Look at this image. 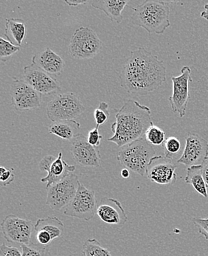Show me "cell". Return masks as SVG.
<instances>
[{"mask_svg": "<svg viewBox=\"0 0 208 256\" xmlns=\"http://www.w3.org/2000/svg\"><path fill=\"white\" fill-rule=\"evenodd\" d=\"M166 80L164 62L142 46L132 51L119 76L120 86L127 92L140 96L156 90Z\"/></svg>", "mask_w": 208, "mask_h": 256, "instance_id": "obj_1", "label": "cell"}, {"mask_svg": "<svg viewBox=\"0 0 208 256\" xmlns=\"http://www.w3.org/2000/svg\"><path fill=\"white\" fill-rule=\"evenodd\" d=\"M116 118L111 126L114 134L108 140L119 148L144 138L146 132L153 124L150 108L134 100L125 102L116 113Z\"/></svg>", "mask_w": 208, "mask_h": 256, "instance_id": "obj_2", "label": "cell"}, {"mask_svg": "<svg viewBox=\"0 0 208 256\" xmlns=\"http://www.w3.org/2000/svg\"><path fill=\"white\" fill-rule=\"evenodd\" d=\"M133 10L131 22L149 34H164L170 26V8L166 2L146 0Z\"/></svg>", "mask_w": 208, "mask_h": 256, "instance_id": "obj_3", "label": "cell"}, {"mask_svg": "<svg viewBox=\"0 0 208 256\" xmlns=\"http://www.w3.org/2000/svg\"><path fill=\"white\" fill-rule=\"evenodd\" d=\"M156 156L153 146L142 138L122 147L117 153V160L134 173L146 176L150 160Z\"/></svg>", "mask_w": 208, "mask_h": 256, "instance_id": "obj_4", "label": "cell"}, {"mask_svg": "<svg viewBox=\"0 0 208 256\" xmlns=\"http://www.w3.org/2000/svg\"><path fill=\"white\" fill-rule=\"evenodd\" d=\"M84 112V106L74 92L57 94L46 107V116L52 122L74 120Z\"/></svg>", "mask_w": 208, "mask_h": 256, "instance_id": "obj_5", "label": "cell"}, {"mask_svg": "<svg viewBox=\"0 0 208 256\" xmlns=\"http://www.w3.org/2000/svg\"><path fill=\"white\" fill-rule=\"evenodd\" d=\"M102 46V42L94 30L82 27L74 31L70 43L69 52L76 60H90L99 54Z\"/></svg>", "mask_w": 208, "mask_h": 256, "instance_id": "obj_6", "label": "cell"}, {"mask_svg": "<svg viewBox=\"0 0 208 256\" xmlns=\"http://www.w3.org/2000/svg\"><path fill=\"white\" fill-rule=\"evenodd\" d=\"M96 192L80 182L74 200L65 208L64 215L90 221L97 214Z\"/></svg>", "mask_w": 208, "mask_h": 256, "instance_id": "obj_7", "label": "cell"}, {"mask_svg": "<svg viewBox=\"0 0 208 256\" xmlns=\"http://www.w3.org/2000/svg\"><path fill=\"white\" fill-rule=\"evenodd\" d=\"M79 184L78 176L72 173L64 180L52 184L46 188V206L56 211L66 208L76 196Z\"/></svg>", "mask_w": 208, "mask_h": 256, "instance_id": "obj_8", "label": "cell"}, {"mask_svg": "<svg viewBox=\"0 0 208 256\" xmlns=\"http://www.w3.org/2000/svg\"><path fill=\"white\" fill-rule=\"evenodd\" d=\"M181 72V75L172 78L173 92L169 98V102L173 112L178 113L180 118H183L186 116L190 100L189 84L193 82V80L192 78V70L189 66H183Z\"/></svg>", "mask_w": 208, "mask_h": 256, "instance_id": "obj_9", "label": "cell"}, {"mask_svg": "<svg viewBox=\"0 0 208 256\" xmlns=\"http://www.w3.org/2000/svg\"><path fill=\"white\" fill-rule=\"evenodd\" d=\"M2 232L6 241L12 243L28 245L34 231L32 222L10 214L3 220Z\"/></svg>", "mask_w": 208, "mask_h": 256, "instance_id": "obj_10", "label": "cell"}, {"mask_svg": "<svg viewBox=\"0 0 208 256\" xmlns=\"http://www.w3.org/2000/svg\"><path fill=\"white\" fill-rule=\"evenodd\" d=\"M12 104L17 111L22 112L38 108L42 104V94L23 79L14 78L10 91Z\"/></svg>", "mask_w": 208, "mask_h": 256, "instance_id": "obj_11", "label": "cell"}, {"mask_svg": "<svg viewBox=\"0 0 208 256\" xmlns=\"http://www.w3.org/2000/svg\"><path fill=\"white\" fill-rule=\"evenodd\" d=\"M23 70L24 80L40 94H50L60 90L56 79L37 64L35 56H32V63Z\"/></svg>", "mask_w": 208, "mask_h": 256, "instance_id": "obj_12", "label": "cell"}, {"mask_svg": "<svg viewBox=\"0 0 208 256\" xmlns=\"http://www.w3.org/2000/svg\"><path fill=\"white\" fill-rule=\"evenodd\" d=\"M62 156V153L60 152L58 158L48 155L40 161L38 165L40 170L48 172V176L41 180L42 182L46 183V188L64 180L76 170V166L68 165Z\"/></svg>", "mask_w": 208, "mask_h": 256, "instance_id": "obj_13", "label": "cell"}, {"mask_svg": "<svg viewBox=\"0 0 208 256\" xmlns=\"http://www.w3.org/2000/svg\"><path fill=\"white\" fill-rule=\"evenodd\" d=\"M186 147L178 164L188 166H200L208 158V142L195 133H188L184 136Z\"/></svg>", "mask_w": 208, "mask_h": 256, "instance_id": "obj_14", "label": "cell"}, {"mask_svg": "<svg viewBox=\"0 0 208 256\" xmlns=\"http://www.w3.org/2000/svg\"><path fill=\"white\" fill-rule=\"evenodd\" d=\"M176 168L178 166L172 160L168 159L164 156H156L149 164L146 176L156 184H174L178 180Z\"/></svg>", "mask_w": 208, "mask_h": 256, "instance_id": "obj_15", "label": "cell"}, {"mask_svg": "<svg viewBox=\"0 0 208 256\" xmlns=\"http://www.w3.org/2000/svg\"><path fill=\"white\" fill-rule=\"evenodd\" d=\"M71 153L76 164L80 166L98 168L100 166L102 158L99 152L90 145L84 134H79L72 141Z\"/></svg>", "mask_w": 208, "mask_h": 256, "instance_id": "obj_16", "label": "cell"}, {"mask_svg": "<svg viewBox=\"0 0 208 256\" xmlns=\"http://www.w3.org/2000/svg\"><path fill=\"white\" fill-rule=\"evenodd\" d=\"M97 214L108 226H124L128 220L120 202L113 198H102L97 207Z\"/></svg>", "mask_w": 208, "mask_h": 256, "instance_id": "obj_17", "label": "cell"}, {"mask_svg": "<svg viewBox=\"0 0 208 256\" xmlns=\"http://www.w3.org/2000/svg\"><path fill=\"white\" fill-rule=\"evenodd\" d=\"M35 58L37 64L52 76L60 75L64 68L63 58L50 48H46L40 56L35 55Z\"/></svg>", "mask_w": 208, "mask_h": 256, "instance_id": "obj_18", "label": "cell"}, {"mask_svg": "<svg viewBox=\"0 0 208 256\" xmlns=\"http://www.w3.org/2000/svg\"><path fill=\"white\" fill-rule=\"evenodd\" d=\"M128 0L118 1V0H97L91 2V6L98 10H102L110 20L116 22L122 21V12L128 4Z\"/></svg>", "mask_w": 208, "mask_h": 256, "instance_id": "obj_19", "label": "cell"}, {"mask_svg": "<svg viewBox=\"0 0 208 256\" xmlns=\"http://www.w3.org/2000/svg\"><path fill=\"white\" fill-rule=\"evenodd\" d=\"M3 36L12 44L21 48L26 37V26L24 20L20 18H7L6 31Z\"/></svg>", "mask_w": 208, "mask_h": 256, "instance_id": "obj_20", "label": "cell"}, {"mask_svg": "<svg viewBox=\"0 0 208 256\" xmlns=\"http://www.w3.org/2000/svg\"><path fill=\"white\" fill-rule=\"evenodd\" d=\"M80 125L76 120H62L52 122L48 128L50 134L60 136L62 139L72 141L79 134L77 132Z\"/></svg>", "mask_w": 208, "mask_h": 256, "instance_id": "obj_21", "label": "cell"}, {"mask_svg": "<svg viewBox=\"0 0 208 256\" xmlns=\"http://www.w3.org/2000/svg\"><path fill=\"white\" fill-rule=\"evenodd\" d=\"M64 230V224L56 216L38 218L34 226V231H43L50 236L52 240L60 238Z\"/></svg>", "mask_w": 208, "mask_h": 256, "instance_id": "obj_22", "label": "cell"}, {"mask_svg": "<svg viewBox=\"0 0 208 256\" xmlns=\"http://www.w3.org/2000/svg\"><path fill=\"white\" fill-rule=\"evenodd\" d=\"M184 182L192 184L194 190L204 198H208V186L202 175V166H194L187 168Z\"/></svg>", "mask_w": 208, "mask_h": 256, "instance_id": "obj_23", "label": "cell"}, {"mask_svg": "<svg viewBox=\"0 0 208 256\" xmlns=\"http://www.w3.org/2000/svg\"><path fill=\"white\" fill-rule=\"evenodd\" d=\"M83 254L85 256H112L110 250L102 246L96 238H90L84 242Z\"/></svg>", "mask_w": 208, "mask_h": 256, "instance_id": "obj_24", "label": "cell"}, {"mask_svg": "<svg viewBox=\"0 0 208 256\" xmlns=\"http://www.w3.org/2000/svg\"><path fill=\"white\" fill-rule=\"evenodd\" d=\"M144 138L150 145L155 146L164 145V140H166V133L164 132V130L154 125V124H152L146 132Z\"/></svg>", "mask_w": 208, "mask_h": 256, "instance_id": "obj_25", "label": "cell"}, {"mask_svg": "<svg viewBox=\"0 0 208 256\" xmlns=\"http://www.w3.org/2000/svg\"><path fill=\"white\" fill-rule=\"evenodd\" d=\"M21 248L23 256H51L49 246H42L37 243L22 244Z\"/></svg>", "mask_w": 208, "mask_h": 256, "instance_id": "obj_26", "label": "cell"}, {"mask_svg": "<svg viewBox=\"0 0 208 256\" xmlns=\"http://www.w3.org/2000/svg\"><path fill=\"white\" fill-rule=\"evenodd\" d=\"M164 156L168 159L172 160L176 158L181 150V142L175 136H169L166 138L164 144Z\"/></svg>", "mask_w": 208, "mask_h": 256, "instance_id": "obj_27", "label": "cell"}, {"mask_svg": "<svg viewBox=\"0 0 208 256\" xmlns=\"http://www.w3.org/2000/svg\"><path fill=\"white\" fill-rule=\"evenodd\" d=\"M20 50V46L12 44L2 37L0 38V58L2 62H6V58H9Z\"/></svg>", "mask_w": 208, "mask_h": 256, "instance_id": "obj_28", "label": "cell"}, {"mask_svg": "<svg viewBox=\"0 0 208 256\" xmlns=\"http://www.w3.org/2000/svg\"><path fill=\"white\" fill-rule=\"evenodd\" d=\"M110 117L108 112V105L106 102H100L99 106L94 110V118L97 124V127L104 125Z\"/></svg>", "mask_w": 208, "mask_h": 256, "instance_id": "obj_29", "label": "cell"}, {"mask_svg": "<svg viewBox=\"0 0 208 256\" xmlns=\"http://www.w3.org/2000/svg\"><path fill=\"white\" fill-rule=\"evenodd\" d=\"M13 172L14 169L8 168L3 166L0 168V182L2 187L12 184L14 180L15 175Z\"/></svg>", "mask_w": 208, "mask_h": 256, "instance_id": "obj_30", "label": "cell"}, {"mask_svg": "<svg viewBox=\"0 0 208 256\" xmlns=\"http://www.w3.org/2000/svg\"><path fill=\"white\" fill-rule=\"evenodd\" d=\"M194 226H196L198 232L208 240V217L207 218H194L192 220Z\"/></svg>", "mask_w": 208, "mask_h": 256, "instance_id": "obj_31", "label": "cell"}, {"mask_svg": "<svg viewBox=\"0 0 208 256\" xmlns=\"http://www.w3.org/2000/svg\"><path fill=\"white\" fill-rule=\"evenodd\" d=\"M102 138H103V136H100V133H99L98 127L96 126V128H93L88 133V142L90 145L92 146L93 147H96V148L100 146Z\"/></svg>", "mask_w": 208, "mask_h": 256, "instance_id": "obj_32", "label": "cell"}, {"mask_svg": "<svg viewBox=\"0 0 208 256\" xmlns=\"http://www.w3.org/2000/svg\"><path fill=\"white\" fill-rule=\"evenodd\" d=\"M0 256H23L17 248L2 244L0 246Z\"/></svg>", "mask_w": 208, "mask_h": 256, "instance_id": "obj_33", "label": "cell"}, {"mask_svg": "<svg viewBox=\"0 0 208 256\" xmlns=\"http://www.w3.org/2000/svg\"><path fill=\"white\" fill-rule=\"evenodd\" d=\"M202 166L203 178L208 187V158H206V160L202 164Z\"/></svg>", "mask_w": 208, "mask_h": 256, "instance_id": "obj_34", "label": "cell"}, {"mask_svg": "<svg viewBox=\"0 0 208 256\" xmlns=\"http://www.w3.org/2000/svg\"><path fill=\"white\" fill-rule=\"evenodd\" d=\"M88 1H80V0H65V3L69 6H78L79 4H86Z\"/></svg>", "mask_w": 208, "mask_h": 256, "instance_id": "obj_35", "label": "cell"}, {"mask_svg": "<svg viewBox=\"0 0 208 256\" xmlns=\"http://www.w3.org/2000/svg\"><path fill=\"white\" fill-rule=\"evenodd\" d=\"M200 16H201L202 18H204V20L208 21V4L204 6V12H202Z\"/></svg>", "mask_w": 208, "mask_h": 256, "instance_id": "obj_36", "label": "cell"}, {"mask_svg": "<svg viewBox=\"0 0 208 256\" xmlns=\"http://www.w3.org/2000/svg\"><path fill=\"white\" fill-rule=\"evenodd\" d=\"M121 176H122V178H126H126H130V170H128V169L126 168L122 169V170H121Z\"/></svg>", "mask_w": 208, "mask_h": 256, "instance_id": "obj_37", "label": "cell"}, {"mask_svg": "<svg viewBox=\"0 0 208 256\" xmlns=\"http://www.w3.org/2000/svg\"><path fill=\"white\" fill-rule=\"evenodd\" d=\"M66 256H85L83 254H80V252H77V254H71L70 255Z\"/></svg>", "mask_w": 208, "mask_h": 256, "instance_id": "obj_38", "label": "cell"}]
</instances>
